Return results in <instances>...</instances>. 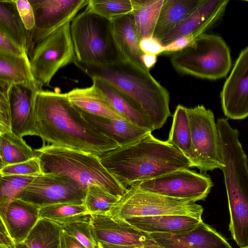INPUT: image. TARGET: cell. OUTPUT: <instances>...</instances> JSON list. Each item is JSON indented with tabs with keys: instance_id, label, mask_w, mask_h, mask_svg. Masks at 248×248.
I'll return each instance as SVG.
<instances>
[{
	"instance_id": "11",
	"label": "cell",
	"mask_w": 248,
	"mask_h": 248,
	"mask_svg": "<svg viewBox=\"0 0 248 248\" xmlns=\"http://www.w3.org/2000/svg\"><path fill=\"white\" fill-rule=\"evenodd\" d=\"M87 190L71 177L42 173L16 197L39 208L62 203L83 204Z\"/></svg>"
},
{
	"instance_id": "7",
	"label": "cell",
	"mask_w": 248,
	"mask_h": 248,
	"mask_svg": "<svg viewBox=\"0 0 248 248\" xmlns=\"http://www.w3.org/2000/svg\"><path fill=\"white\" fill-rule=\"evenodd\" d=\"M178 73L202 79L216 80L227 76L231 67L229 47L218 35L203 33L170 59Z\"/></svg>"
},
{
	"instance_id": "48",
	"label": "cell",
	"mask_w": 248,
	"mask_h": 248,
	"mask_svg": "<svg viewBox=\"0 0 248 248\" xmlns=\"http://www.w3.org/2000/svg\"><path fill=\"white\" fill-rule=\"evenodd\" d=\"M16 248H29V247L24 242L17 244Z\"/></svg>"
},
{
	"instance_id": "14",
	"label": "cell",
	"mask_w": 248,
	"mask_h": 248,
	"mask_svg": "<svg viewBox=\"0 0 248 248\" xmlns=\"http://www.w3.org/2000/svg\"><path fill=\"white\" fill-rule=\"evenodd\" d=\"M224 115L233 120L248 117V46L243 49L220 93Z\"/></svg>"
},
{
	"instance_id": "34",
	"label": "cell",
	"mask_w": 248,
	"mask_h": 248,
	"mask_svg": "<svg viewBox=\"0 0 248 248\" xmlns=\"http://www.w3.org/2000/svg\"><path fill=\"white\" fill-rule=\"evenodd\" d=\"M121 198L98 186L91 185L87 189L84 204L90 214L108 215Z\"/></svg>"
},
{
	"instance_id": "18",
	"label": "cell",
	"mask_w": 248,
	"mask_h": 248,
	"mask_svg": "<svg viewBox=\"0 0 248 248\" xmlns=\"http://www.w3.org/2000/svg\"><path fill=\"white\" fill-rule=\"evenodd\" d=\"M36 92L17 85H13L11 90V131L18 137L38 136L34 109Z\"/></svg>"
},
{
	"instance_id": "41",
	"label": "cell",
	"mask_w": 248,
	"mask_h": 248,
	"mask_svg": "<svg viewBox=\"0 0 248 248\" xmlns=\"http://www.w3.org/2000/svg\"><path fill=\"white\" fill-rule=\"evenodd\" d=\"M197 38L193 34L182 36L164 46L165 53L180 52L189 46Z\"/></svg>"
},
{
	"instance_id": "30",
	"label": "cell",
	"mask_w": 248,
	"mask_h": 248,
	"mask_svg": "<svg viewBox=\"0 0 248 248\" xmlns=\"http://www.w3.org/2000/svg\"><path fill=\"white\" fill-rule=\"evenodd\" d=\"M186 108L181 105L176 107L169 138L166 141L180 151L191 162L192 141Z\"/></svg>"
},
{
	"instance_id": "35",
	"label": "cell",
	"mask_w": 248,
	"mask_h": 248,
	"mask_svg": "<svg viewBox=\"0 0 248 248\" xmlns=\"http://www.w3.org/2000/svg\"><path fill=\"white\" fill-rule=\"evenodd\" d=\"M86 8L109 20L133 11L131 0H89Z\"/></svg>"
},
{
	"instance_id": "23",
	"label": "cell",
	"mask_w": 248,
	"mask_h": 248,
	"mask_svg": "<svg viewBox=\"0 0 248 248\" xmlns=\"http://www.w3.org/2000/svg\"><path fill=\"white\" fill-rule=\"evenodd\" d=\"M92 79L93 84L100 91L111 108L124 120L151 132L154 131L147 118L119 90L101 78H94Z\"/></svg>"
},
{
	"instance_id": "12",
	"label": "cell",
	"mask_w": 248,
	"mask_h": 248,
	"mask_svg": "<svg viewBox=\"0 0 248 248\" xmlns=\"http://www.w3.org/2000/svg\"><path fill=\"white\" fill-rule=\"evenodd\" d=\"M134 185L148 192L179 200L196 202L207 197L213 183L206 175L184 169Z\"/></svg>"
},
{
	"instance_id": "2",
	"label": "cell",
	"mask_w": 248,
	"mask_h": 248,
	"mask_svg": "<svg viewBox=\"0 0 248 248\" xmlns=\"http://www.w3.org/2000/svg\"><path fill=\"white\" fill-rule=\"evenodd\" d=\"M149 132L138 140L99 156L102 164L127 188L170 172L192 167L176 148Z\"/></svg>"
},
{
	"instance_id": "44",
	"label": "cell",
	"mask_w": 248,
	"mask_h": 248,
	"mask_svg": "<svg viewBox=\"0 0 248 248\" xmlns=\"http://www.w3.org/2000/svg\"><path fill=\"white\" fill-rule=\"evenodd\" d=\"M61 248H87L75 238L62 231L61 235Z\"/></svg>"
},
{
	"instance_id": "21",
	"label": "cell",
	"mask_w": 248,
	"mask_h": 248,
	"mask_svg": "<svg viewBox=\"0 0 248 248\" xmlns=\"http://www.w3.org/2000/svg\"><path fill=\"white\" fill-rule=\"evenodd\" d=\"M110 21L115 43L123 59L147 69L141 61L144 53L140 46L132 13Z\"/></svg>"
},
{
	"instance_id": "16",
	"label": "cell",
	"mask_w": 248,
	"mask_h": 248,
	"mask_svg": "<svg viewBox=\"0 0 248 248\" xmlns=\"http://www.w3.org/2000/svg\"><path fill=\"white\" fill-rule=\"evenodd\" d=\"M228 2L227 0H202L179 25L160 41L161 43L165 46L188 34H193L197 38L221 19Z\"/></svg>"
},
{
	"instance_id": "22",
	"label": "cell",
	"mask_w": 248,
	"mask_h": 248,
	"mask_svg": "<svg viewBox=\"0 0 248 248\" xmlns=\"http://www.w3.org/2000/svg\"><path fill=\"white\" fill-rule=\"evenodd\" d=\"M78 109L89 123L103 134L115 141L119 147L129 144L140 139L148 133L152 132L147 128L136 125L124 120L97 116Z\"/></svg>"
},
{
	"instance_id": "37",
	"label": "cell",
	"mask_w": 248,
	"mask_h": 248,
	"mask_svg": "<svg viewBox=\"0 0 248 248\" xmlns=\"http://www.w3.org/2000/svg\"><path fill=\"white\" fill-rule=\"evenodd\" d=\"M13 85L0 81V134L11 131L9 95Z\"/></svg>"
},
{
	"instance_id": "19",
	"label": "cell",
	"mask_w": 248,
	"mask_h": 248,
	"mask_svg": "<svg viewBox=\"0 0 248 248\" xmlns=\"http://www.w3.org/2000/svg\"><path fill=\"white\" fill-rule=\"evenodd\" d=\"M39 211L37 206L19 199L15 198L9 203L0 219L16 244L25 242L40 219Z\"/></svg>"
},
{
	"instance_id": "50",
	"label": "cell",
	"mask_w": 248,
	"mask_h": 248,
	"mask_svg": "<svg viewBox=\"0 0 248 248\" xmlns=\"http://www.w3.org/2000/svg\"><path fill=\"white\" fill-rule=\"evenodd\" d=\"M248 248V246L246 247H245V248Z\"/></svg>"
},
{
	"instance_id": "40",
	"label": "cell",
	"mask_w": 248,
	"mask_h": 248,
	"mask_svg": "<svg viewBox=\"0 0 248 248\" xmlns=\"http://www.w3.org/2000/svg\"><path fill=\"white\" fill-rule=\"evenodd\" d=\"M0 53L19 57L28 55L23 48L1 30H0Z\"/></svg>"
},
{
	"instance_id": "6",
	"label": "cell",
	"mask_w": 248,
	"mask_h": 248,
	"mask_svg": "<svg viewBox=\"0 0 248 248\" xmlns=\"http://www.w3.org/2000/svg\"><path fill=\"white\" fill-rule=\"evenodd\" d=\"M70 29L78 61L108 64L124 60L115 43L110 20L86 8L73 19Z\"/></svg>"
},
{
	"instance_id": "26",
	"label": "cell",
	"mask_w": 248,
	"mask_h": 248,
	"mask_svg": "<svg viewBox=\"0 0 248 248\" xmlns=\"http://www.w3.org/2000/svg\"><path fill=\"white\" fill-rule=\"evenodd\" d=\"M0 81L33 92L41 90L37 85L28 55L19 57L0 53Z\"/></svg>"
},
{
	"instance_id": "13",
	"label": "cell",
	"mask_w": 248,
	"mask_h": 248,
	"mask_svg": "<svg viewBox=\"0 0 248 248\" xmlns=\"http://www.w3.org/2000/svg\"><path fill=\"white\" fill-rule=\"evenodd\" d=\"M35 25L30 33L28 51L37 42L72 22L89 0H29Z\"/></svg>"
},
{
	"instance_id": "10",
	"label": "cell",
	"mask_w": 248,
	"mask_h": 248,
	"mask_svg": "<svg viewBox=\"0 0 248 248\" xmlns=\"http://www.w3.org/2000/svg\"><path fill=\"white\" fill-rule=\"evenodd\" d=\"M186 111L191 135L192 167H196L201 172L221 170L224 164L213 112L203 105L187 108Z\"/></svg>"
},
{
	"instance_id": "28",
	"label": "cell",
	"mask_w": 248,
	"mask_h": 248,
	"mask_svg": "<svg viewBox=\"0 0 248 248\" xmlns=\"http://www.w3.org/2000/svg\"><path fill=\"white\" fill-rule=\"evenodd\" d=\"M165 0H131L134 24L139 40L153 36Z\"/></svg>"
},
{
	"instance_id": "45",
	"label": "cell",
	"mask_w": 248,
	"mask_h": 248,
	"mask_svg": "<svg viewBox=\"0 0 248 248\" xmlns=\"http://www.w3.org/2000/svg\"><path fill=\"white\" fill-rule=\"evenodd\" d=\"M141 61L145 68L149 70L153 67L157 61V55L144 53L141 57Z\"/></svg>"
},
{
	"instance_id": "47",
	"label": "cell",
	"mask_w": 248,
	"mask_h": 248,
	"mask_svg": "<svg viewBox=\"0 0 248 248\" xmlns=\"http://www.w3.org/2000/svg\"><path fill=\"white\" fill-rule=\"evenodd\" d=\"M144 248H166L160 245L158 243L155 244H152L150 245L145 246L144 247Z\"/></svg>"
},
{
	"instance_id": "4",
	"label": "cell",
	"mask_w": 248,
	"mask_h": 248,
	"mask_svg": "<svg viewBox=\"0 0 248 248\" xmlns=\"http://www.w3.org/2000/svg\"><path fill=\"white\" fill-rule=\"evenodd\" d=\"M220 140L231 217L229 230L243 248L248 246V159L238 134L225 135Z\"/></svg>"
},
{
	"instance_id": "46",
	"label": "cell",
	"mask_w": 248,
	"mask_h": 248,
	"mask_svg": "<svg viewBox=\"0 0 248 248\" xmlns=\"http://www.w3.org/2000/svg\"><path fill=\"white\" fill-rule=\"evenodd\" d=\"M98 244L101 248H144L143 246L139 245H115L104 242H99Z\"/></svg>"
},
{
	"instance_id": "43",
	"label": "cell",
	"mask_w": 248,
	"mask_h": 248,
	"mask_svg": "<svg viewBox=\"0 0 248 248\" xmlns=\"http://www.w3.org/2000/svg\"><path fill=\"white\" fill-rule=\"evenodd\" d=\"M0 248H16V244L11 237L2 219L0 224Z\"/></svg>"
},
{
	"instance_id": "31",
	"label": "cell",
	"mask_w": 248,
	"mask_h": 248,
	"mask_svg": "<svg viewBox=\"0 0 248 248\" xmlns=\"http://www.w3.org/2000/svg\"><path fill=\"white\" fill-rule=\"evenodd\" d=\"M40 218L50 220L62 228L78 221H90V214L85 205L73 203L57 204L40 209Z\"/></svg>"
},
{
	"instance_id": "29",
	"label": "cell",
	"mask_w": 248,
	"mask_h": 248,
	"mask_svg": "<svg viewBox=\"0 0 248 248\" xmlns=\"http://www.w3.org/2000/svg\"><path fill=\"white\" fill-rule=\"evenodd\" d=\"M37 156L36 152L23 138L12 131L0 134V170L8 165L26 161Z\"/></svg>"
},
{
	"instance_id": "36",
	"label": "cell",
	"mask_w": 248,
	"mask_h": 248,
	"mask_svg": "<svg viewBox=\"0 0 248 248\" xmlns=\"http://www.w3.org/2000/svg\"><path fill=\"white\" fill-rule=\"evenodd\" d=\"M62 231L87 248L98 244L90 221H78L62 227Z\"/></svg>"
},
{
	"instance_id": "17",
	"label": "cell",
	"mask_w": 248,
	"mask_h": 248,
	"mask_svg": "<svg viewBox=\"0 0 248 248\" xmlns=\"http://www.w3.org/2000/svg\"><path fill=\"white\" fill-rule=\"evenodd\" d=\"M149 234L166 248H232L222 235L203 221L193 230L181 234Z\"/></svg>"
},
{
	"instance_id": "38",
	"label": "cell",
	"mask_w": 248,
	"mask_h": 248,
	"mask_svg": "<svg viewBox=\"0 0 248 248\" xmlns=\"http://www.w3.org/2000/svg\"><path fill=\"white\" fill-rule=\"evenodd\" d=\"M42 174L38 156L26 161L8 165L0 170V175H32Z\"/></svg>"
},
{
	"instance_id": "20",
	"label": "cell",
	"mask_w": 248,
	"mask_h": 248,
	"mask_svg": "<svg viewBox=\"0 0 248 248\" xmlns=\"http://www.w3.org/2000/svg\"><path fill=\"white\" fill-rule=\"evenodd\" d=\"M124 220L136 228L148 233L174 234L189 232L202 221V219L183 215L132 217Z\"/></svg>"
},
{
	"instance_id": "33",
	"label": "cell",
	"mask_w": 248,
	"mask_h": 248,
	"mask_svg": "<svg viewBox=\"0 0 248 248\" xmlns=\"http://www.w3.org/2000/svg\"><path fill=\"white\" fill-rule=\"evenodd\" d=\"M36 176L32 175H0V217H3L9 203Z\"/></svg>"
},
{
	"instance_id": "39",
	"label": "cell",
	"mask_w": 248,
	"mask_h": 248,
	"mask_svg": "<svg viewBox=\"0 0 248 248\" xmlns=\"http://www.w3.org/2000/svg\"><path fill=\"white\" fill-rule=\"evenodd\" d=\"M15 2L19 16L30 33L34 30L35 25L33 8L28 0H15Z\"/></svg>"
},
{
	"instance_id": "1",
	"label": "cell",
	"mask_w": 248,
	"mask_h": 248,
	"mask_svg": "<svg viewBox=\"0 0 248 248\" xmlns=\"http://www.w3.org/2000/svg\"><path fill=\"white\" fill-rule=\"evenodd\" d=\"M34 109L38 136L57 146L100 156L119 146L81 114L66 93L37 91Z\"/></svg>"
},
{
	"instance_id": "42",
	"label": "cell",
	"mask_w": 248,
	"mask_h": 248,
	"mask_svg": "<svg viewBox=\"0 0 248 248\" xmlns=\"http://www.w3.org/2000/svg\"><path fill=\"white\" fill-rule=\"evenodd\" d=\"M140 46L143 53L158 55L164 52V46L153 36L141 39L140 41Z\"/></svg>"
},
{
	"instance_id": "3",
	"label": "cell",
	"mask_w": 248,
	"mask_h": 248,
	"mask_svg": "<svg viewBox=\"0 0 248 248\" xmlns=\"http://www.w3.org/2000/svg\"><path fill=\"white\" fill-rule=\"evenodd\" d=\"M74 63L91 78L103 79L122 93L147 118L154 130L161 128L171 115L170 93L149 70L121 60L108 64Z\"/></svg>"
},
{
	"instance_id": "27",
	"label": "cell",
	"mask_w": 248,
	"mask_h": 248,
	"mask_svg": "<svg viewBox=\"0 0 248 248\" xmlns=\"http://www.w3.org/2000/svg\"><path fill=\"white\" fill-rule=\"evenodd\" d=\"M0 30L28 54L30 33L19 16L15 0H0Z\"/></svg>"
},
{
	"instance_id": "9",
	"label": "cell",
	"mask_w": 248,
	"mask_h": 248,
	"mask_svg": "<svg viewBox=\"0 0 248 248\" xmlns=\"http://www.w3.org/2000/svg\"><path fill=\"white\" fill-rule=\"evenodd\" d=\"M71 22L68 23L35 43L28 51L31 70L40 90L49 85L61 68L76 59L71 34Z\"/></svg>"
},
{
	"instance_id": "32",
	"label": "cell",
	"mask_w": 248,
	"mask_h": 248,
	"mask_svg": "<svg viewBox=\"0 0 248 248\" xmlns=\"http://www.w3.org/2000/svg\"><path fill=\"white\" fill-rule=\"evenodd\" d=\"M62 232L61 226L40 218L24 243L29 248H61Z\"/></svg>"
},
{
	"instance_id": "49",
	"label": "cell",
	"mask_w": 248,
	"mask_h": 248,
	"mask_svg": "<svg viewBox=\"0 0 248 248\" xmlns=\"http://www.w3.org/2000/svg\"><path fill=\"white\" fill-rule=\"evenodd\" d=\"M94 248H101L98 245V244H97L95 247H94Z\"/></svg>"
},
{
	"instance_id": "8",
	"label": "cell",
	"mask_w": 248,
	"mask_h": 248,
	"mask_svg": "<svg viewBox=\"0 0 248 248\" xmlns=\"http://www.w3.org/2000/svg\"><path fill=\"white\" fill-rule=\"evenodd\" d=\"M203 211V207L195 202L148 192L133 185L127 188L108 215L122 219L161 215H183L202 219Z\"/></svg>"
},
{
	"instance_id": "25",
	"label": "cell",
	"mask_w": 248,
	"mask_h": 248,
	"mask_svg": "<svg viewBox=\"0 0 248 248\" xmlns=\"http://www.w3.org/2000/svg\"><path fill=\"white\" fill-rule=\"evenodd\" d=\"M202 0H165L153 37L160 41L179 25Z\"/></svg>"
},
{
	"instance_id": "24",
	"label": "cell",
	"mask_w": 248,
	"mask_h": 248,
	"mask_svg": "<svg viewBox=\"0 0 248 248\" xmlns=\"http://www.w3.org/2000/svg\"><path fill=\"white\" fill-rule=\"evenodd\" d=\"M66 94L73 105L87 113L109 119L124 120L93 84L89 87L74 88Z\"/></svg>"
},
{
	"instance_id": "5",
	"label": "cell",
	"mask_w": 248,
	"mask_h": 248,
	"mask_svg": "<svg viewBox=\"0 0 248 248\" xmlns=\"http://www.w3.org/2000/svg\"><path fill=\"white\" fill-rule=\"evenodd\" d=\"M42 173L60 174L72 178L83 188L97 185L121 198L127 188L102 164L99 156L63 147L43 145L34 150Z\"/></svg>"
},
{
	"instance_id": "15",
	"label": "cell",
	"mask_w": 248,
	"mask_h": 248,
	"mask_svg": "<svg viewBox=\"0 0 248 248\" xmlns=\"http://www.w3.org/2000/svg\"><path fill=\"white\" fill-rule=\"evenodd\" d=\"M91 223L97 243L143 247L157 244L149 233L124 219H115L108 215L91 214Z\"/></svg>"
}]
</instances>
